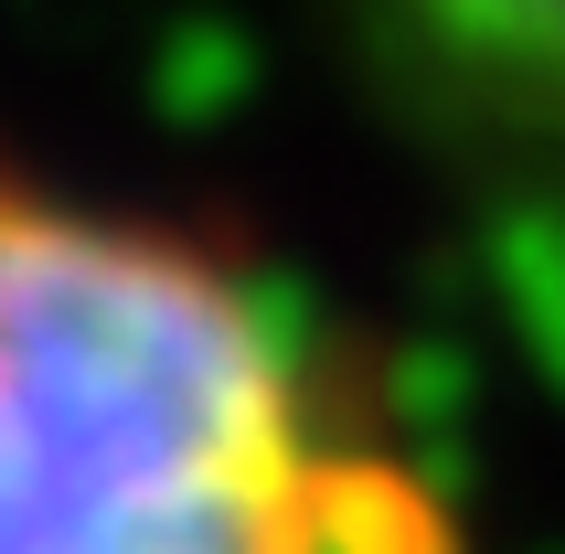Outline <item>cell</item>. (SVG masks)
<instances>
[{
	"mask_svg": "<svg viewBox=\"0 0 565 554\" xmlns=\"http://www.w3.org/2000/svg\"><path fill=\"white\" fill-rule=\"evenodd\" d=\"M0 554H459V523L331 427L256 277L0 182Z\"/></svg>",
	"mask_w": 565,
	"mask_h": 554,
	"instance_id": "obj_1",
	"label": "cell"
},
{
	"mask_svg": "<svg viewBox=\"0 0 565 554\" xmlns=\"http://www.w3.org/2000/svg\"><path fill=\"white\" fill-rule=\"evenodd\" d=\"M363 22L438 118L565 160V0H363Z\"/></svg>",
	"mask_w": 565,
	"mask_h": 554,
	"instance_id": "obj_2",
	"label": "cell"
}]
</instances>
